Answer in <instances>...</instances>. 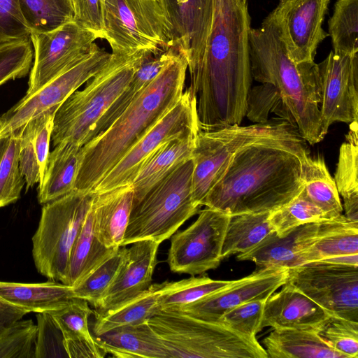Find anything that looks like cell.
I'll return each mask as SVG.
<instances>
[{"instance_id": "obj_1", "label": "cell", "mask_w": 358, "mask_h": 358, "mask_svg": "<svg viewBox=\"0 0 358 358\" xmlns=\"http://www.w3.org/2000/svg\"><path fill=\"white\" fill-rule=\"evenodd\" d=\"M247 5L241 0H212L204 52L188 69L187 89L196 99L201 131L240 124L245 117L252 83Z\"/></svg>"}, {"instance_id": "obj_2", "label": "cell", "mask_w": 358, "mask_h": 358, "mask_svg": "<svg viewBox=\"0 0 358 358\" xmlns=\"http://www.w3.org/2000/svg\"><path fill=\"white\" fill-rule=\"evenodd\" d=\"M306 141H261L246 145L231 159L201 206L230 215L271 213L303 189L301 162Z\"/></svg>"}, {"instance_id": "obj_3", "label": "cell", "mask_w": 358, "mask_h": 358, "mask_svg": "<svg viewBox=\"0 0 358 358\" xmlns=\"http://www.w3.org/2000/svg\"><path fill=\"white\" fill-rule=\"evenodd\" d=\"M187 61L182 53L150 83L103 133L82 147L75 189L93 191L121 158L179 101Z\"/></svg>"}, {"instance_id": "obj_4", "label": "cell", "mask_w": 358, "mask_h": 358, "mask_svg": "<svg viewBox=\"0 0 358 358\" xmlns=\"http://www.w3.org/2000/svg\"><path fill=\"white\" fill-rule=\"evenodd\" d=\"M248 44L252 79L273 85L302 138L310 145L320 143L325 136L320 122L317 64H295L287 55L276 29L264 20L260 27L250 28Z\"/></svg>"}, {"instance_id": "obj_5", "label": "cell", "mask_w": 358, "mask_h": 358, "mask_svg": "<svg viewBox=\"0 0 358 358\" xmlns=\"http://www.w3.org/2000/svg\"><path fill=\"white\" fill-rule=\"evenodd\" d=\"M155 55L148 50L112 53L106 64L57 109L51 141L55 147L68 142L83 147L102 115L127 87L141 65Z\"/></svg>"}, {"instance_id": "obj_6", "label": "cell", "mask_w": 358, "mask_h": 358, "mask_svg": "<svg viewBox=\"0 0 358 358\" xmlns=\"http://www.w3.org/2000/svg\"><path fill=\"white\" fill-rule=\"evenodd\" d=\"M148 323L162 341L170 358H268L256 337L180 310H159Z\"/></svg>"}, {"instance_id": "obj_7", "label": "cell", "mask_w": 358, "mask_h": 358, "mask_svg": "<svg viewBox=\"0 0 358 358\" xmlns=\"http://www.w3.org/2000/svg\"><path fill=\"white\" fill-rule=\"evenodd\" d=\"M192 157L178 166L141 199L132 203L122 246L169 238L201 206L193 200Z\"/></svg>"}, {"instance_id": "obj_8", "label": "cell", "mask_w": 358, "mask_h": 358, "mask_svg": "<svg viewBox=\"0 0 358 358\" xmlns=\"http://www.w3.org/2000/svg\"><path fill=\"white\" fill-rule=\"evenodd\" d=\"M261 141H306L296 127L280 117L248 126L234 124L201 131L192 152V194L201 202L220 178L232 157L243 147Z\"/></svg>"}, {"instance_id": "obj_9", "label": "cell", "mask_w": 358, "mask_h": 358, "mask_svg": "<svg viewBox=\"0 0 358 358\" xmlns=\"http://www.w3.org/2000/svg\"><path fill=\"white\" fill-rule=\"evenodd\" d=\"M96 196L74 189L42 208L32 238V255L38 273L64 283L73 243Z\"/></svg>"}, {"instance_id": "obj_10", "label": "cell", "mask_w": 358, "mask_h": 358, "mask_svg": "<svg viewBox=\"0 0 358 358\" xmlns=\"http://www.w3.org/2000/svg\"><path fill=\"white\" fill-rule=\"evenodd\" d=\"M103 30L112 53L148 50L157 55L173 46L162 0H104Z\"/></svg>"}, {"instance_id": "obj_11", "label": "cell", "mask_w": 358, "mask_h": 358, "mask_svg": "<svg viewBox=\"0 0 358 358\" xmlns=\"http://www.w3.org/2000/svg\"><path fill=\"white\" fill-rule=\"evenodd\" d=\"M200 131L196 99L187 88L177 103L129 149L93 191L101 194L131 184L140 169L164 143Z\"/></svg>"}, {"instance_id": "obj_12", "label": "cell", "mask_w": 358, "mask_h": 358, "mask_svg": "<svg viewBox=\"0 0 358 358\" xmlns=\"http://www.w3.org/2000/svg\"><path fill=\"white\" fill-rule=\"evenodd\" d=\"M287 282L332 317L358 322V266L306 263L289 268Z\"/></svg>"}, {"instance_id": "obj_13", "label": "cell", "mask_w": 358, "mask_h": 358, "mask_svg": "<svg viewBox=\"0 0 358 358\" xmlns=\"http://www.w3.org/2000/svg\"><path fill=\"white\" fill-rule=\"evenodd\" d=\"M186 229L171 236L167 263L175 273L191 275L216 268L230 215L206 207Z\"/></svg>"}, {"instance_id": "obj_14", "label": "cell", "mask_w": 358, "mask_h": 358, "mask_svg": "<svg viewBox=\"0 0 358 358\" xmlns=\"http://www.w3.org/2000/svg\"><path fill=\"white\" fill-rule=\"evenodd\" d=\"M34 64L24 97L35 94L91 50L97 36L73 21L49 31H31Z\"/></svg>"}, {"instance_id": "obj_15", "label": "cell", "mask_w": 358, "mask_h": 358, "mask_svg": "<svg viewBox=\"0 0 358 358\" xmlns=\"http://www.w3.org/2000/svg\"><path fill=\"white\" fill-rule=\"evenodd\" d=\"M331 0H279L264 21L276 29L296 64L314 62L319 44L329 36L322 23Z\"/></svg>"}, {"instance_id": "obj_16", "label": "cell", "mask_w": 358, "mask_h": 358, "mask_svg": "<svg viewBox=\"0 0 358 358\" xmlns=\"http://www.w3.org/2000/svg\"><path fill=\"white\" fill-rule=\"evenodd\" d=\"M111 53L95 43L90 52L73 66L64 71L29 97H23L1 117L3 129L0 138L8 136L41 113L57 108L83 84L93 78L108 62Z\"/></svg>"}, {"instance_id": "obj_17", "label": "cell", "mask_w": 358, "mask_h": 358, "mask_svg": "<svg viewBox=\"0 0 358 358\" xmlns=\"http://www.w3.org/2000/svg\"><path fill=\"white\" fill-rule=\"evenodd\" d=\"M320 90V115L325 136L334 122L358 120V53L340 55L331 51L317 64Z\"/></svg>"}, {"instance_id": "obj_18", "label": "cell", "mask_w": 358, "mask_h": 358, "mask_svg": "<svg viewBox=\"0 0 358 358\" xmlns=\"http://www.w3.org/2000/svg\"><path fill=\"white\" fill-rule=\"evenodd\" d=\"M287 268L257 269L251 274L234 280L227 287L209 294L180 309L203 320L219 321L222 314L240 304L266 299L287 282Z\"/></svg>"}, {"instance_id": "obj_19", "label": "cell", "mask_w": 358, "mask_h": 358, "mask_svg": "<svg viewBox=\"0 0 358 358\" xmlns=\"http://www.w3.org/2000/svg\"><path fill=\"white\" fill-rule=\"evenodd\" d=\"M112 284L94 308L105 313L137 297L152 285L159 243L152 240L134 242Z\"/></svg>"}, {"instance_id": "obj_20", "label": "cell", "mask_w": 358, "mask_h": 358, "mask_svg": "<svg viewBox=\"0 0 358 358\" xmlns=\"http://www.w3.org/2000/svg\"><path fill=\"white\" fill-rule=\"evenodd\" d=\"M171 24L173 45L187 61V69L201 58L209 34L212 0H162Z\"/></svg>"}, {"instance_id": "obj_21", "label": "cell", "mask_w": 358, "mask_h": 358, "mask_svg": "<svg viewBox=\"0 0 358 358\" xmlns=\"http://www.w3.org/2000/svg\"><path fill=\"white\" fill-rule=\"evenodd\" d=\"M265 301L262 328L297 329L320 332L331 315L286 282Z\"/></svg>"}, {"instance_id": "obj_22", "label": "cell", "mask_w": 358, "mask_h": 358, "mask_svg": "<svg viewBox=\"0 0 358 358\" xmlns=\"http://www.w3.org/2000/svg\"><path fill=\"white\" fill-rule=\"evenodd\" d=\"M318 222L301 225L284 236H279L272 231L248 252L237 255L236 259L252 262L258 269L291 268L299 266L301 253L315 238Z\"/></svg>"}, {"instance_id": "obj_23", "label": "cell", "mask_w": 358, "mask_h": 358, "mask_svg": "<svg viewBox=\"0 0 358 358\" xmlns=\"http://www.w3.org/2000/svg\"><path fill=\"white\" fill-rule=\"evenodd\" d=\"M57 108L47 110L20 127L19 166L27 184L26 192L39 183L44 176Z\"/></svg>"}, {"instance_id": "obj_24", "label": "cell", "mask_w": 358, "mask_h": 358, "mask_svg": "<svg viewBox=\"0 0 358 358\" xmlns=\"http://www.w3.org/2000/svg\"><path fill=\"white\" fill-rule=\"evenodd\" d=\"M132 185L96 194L93 201L94 228L100 241L107 248L122 246L133 203Z\"/></svg>"}, {"instance_id": "obj_25", "label": "cell", "mask_w": 358, "mask_h": 358, "mask_svg": "<svg viewBox=\"0 0 358 358\" xmlns=\"http://www.w3.org/2000/svg\"><path fill=\"white\" fill-rule=\"evenodd\" d=\"M107 354L119 358H170L162 341L148 322L117 327L94 336Z\"/></svg>"}, {"instance_id": "obj_26", "label": "cell", "mask_w": 358, "mask_h": 358, "mask_svg": "<svg viewBox=\"0 0 358 358\" xmlns=\"http://www.w3.org/2000/svg\"><path fill=\"white\" fill-rule=\"evenodd\" d=\"M197 135L182 136L168 141L149 158L131 183L133 202L141 199L178 166L192 157Z\"/></svg>"}, {"instance_id": "obj_27", "label": "cell", "mask_w": 358, "mask_h": 358, "mask_svg": "<svg viewBox=\"0 0 358 358\" xmlns=\"http://www.w3.org/2000/svg\"><path fill=\"white\" fill-rule=\"evenodd\" d=\"M354 254H358V222L341 214L318 222L313 243L300 256L301 265Z\"/></svg>"}, {"instance_id": "obj_28", "label": "cell", "mask_w": 358, "mask_h": 358, "mask_svg": "<svg viewBox=\"0 0 358 358\" xmlns=\"http://www.w3.org/2000/svg\"><path fill=\"white\" fill-rule=\"evenodd\" d=\"M81 158L82 147L68 142L54 147L50 152L46 169L38 185V199L41 204L44 205L75 189Z\"/></svg>"}, {"instance_id": "obj_29", "label": "cell", "mask_w": 358, "mask_h": 358, "mask_svg": "<svg viewBox=\"0 0 358 358\" xmlns=\"http://www.w3.org/2000/svg\"><path fill=\"white\" fill-rule=\"evenodd\" d=\"M262 343L268 357L271 358H346L314 331L273 329Z\"/></svg>"}, {"instance_id": "obj_30", "label": "cell", "mask_w": 358, "mask_h": 358, "mask_svg": "<svg viewBox=\"0 0 358 358\" xmlns=\"http://www.w3.org/2000/svg\"><path fill=\"white\" fill-rule=\"evenodd\" d=\"M0 296L27 313L50 312L75 297L73 287L64 283H18L0 281Z\"/></svg>"}, {"instance_id": "obj_31", "label": "cell", "mask_w": 358, "mask_h": 358, "mask_svg": "<svg viewBox=\"0 0 358 358\" xmlns=\"http://www.w3.org/2000/svg\"><path fill=\"white\" fill-rule=\"evenodd\" d=\"M180 53L176 46H171L164 52L154 55L145 60L136 71L122 93L96 123L91 132L88 143L105 131L147 85Z\"/></svg>"}, {"instance_id": "obj_32", "label": "cell", "mask_w": 358, "mask_h": 358, "mask_svg": "<svg viewBox=\"0 0 358 358\" xmlns=\"http://www.w3.org/2000/svg\"><path fill=\"white\" fill-rule=\"evenodd\" d=\"M117 249L107 248L98 238L92 205L73 243L64 284L76 286Z\"/></svg>"}, {"instance_id": "obj_33", "label": "cell", "mask_w": 358, "mask_h": 358, "mask_svg": "<svg viewBox=\"0 0 358 358\" xmlns=\"http://www.w3.org/2000/svg\"><path fill=\"white\" fill-rule=\"evenodd\" d=\"M301 179L307 197L329 220L343 214V205L334 179L322 157L308 155L302 160Z\"/></svg>"}, {"instance_id": "obj_34", "label": "cell", "mask_w": 358, "mask_h": 358, "mask_svg": "<svg viewBox=\"0 0 358 358\" xmlns=\"http://www.w3.org/2000/svg\"><path fill=\"white\" fill-rule=\"evenodd\" d=\"M357 122L350 124L346 141L339 150L334 181L343 200L345 217L358 222V135Z\"/></svg>"}, {"instance_id": "obj_35", "label": "cell", "mask_w": 358, "mask_h": 358, "mask_svg": "<svg viewBox=\"0 0 358 358\" xmlns=\"http://www.w3.org/2000/svg\"><path fill=\"white\" fill-rule=\"evenodd\" d=\"M160 287L161 283L152 284L145 292L113 310L101 314L94 312L93 335H99L122 326L148 322L159 310L157 297Z\"/></svg>"}, {"instance_id": "obj_36", "label": "cell", "mask_w": 358, "mask_h": 358, "mask_svg": "<svg viewBox=\"0 0 358 358\" xmlns=\"http://www.w3.org/2000/svg\"><path fill=\"white\" fill-rule=\"evenodd\" d=\"M269 213L230 215L222 248V259L248 252L273 231L268 220Z\"/></svg>"}, {"instance_id": "obj_37", "label": "cell", "mask_w": 358, "mask_h": 358, "mask_svg": "<svg viewBox=\"0 0 358 358\" xmlns=\"http://www.w3.org/2000/svg\"><path fill=\"white\" fill-rule=\"evenodd\" d=\"M234 280H213L206 275L161 283L157 297L159 310H180L203 297L222 290Z\"/></svg>"}, {"instance_id": "obj_38", "label": "cell", "mask_w": 358, "mask_h": 358, "mask_svg": "<svg viewBox=\"0 0 358 358\" xmlns=\"http://www.w3.org/2000/svg\"><path fill=\"white\" fill-rule=\"evenodd\" d=\"M328 29L335 54H357L358 0H337L328 22Z\"/></svg>"}, {"instance_id": "obj_39", "label": "cell", "mask_w": 358, "mask_h": 358, "mask_svg": "<svg viewBox=\"0 0 358 358\" xmlns=\"http://www.w3.org/2000/svg\"><path fill=\"white\" fill-rule=\"evenodd\" d=\"M18 3L30 32L49 31L73 19L71 0H18Z\"/></svg>"}, {"instance_id": "obj_40", "label": "cell", "mask_w": 358, "mask_h": 358, "mask_svg": "<svg viewBox=\"0 0 358 358\" xmlns=\"http://www.w3.org/2000/svg\"><path fill=\"white\" fill-rule=\"evenodd\" d=\"M329 220L324 212L306 195L303 189L289 202L272 211L268 220L273 231L284 236L294 229L307 223Z\"/></svg>"}, {"instance_id": "obj_41", "label": "cell", "mask_w": 358, "mask_h": 358, "mask_svg": "<svg viewBox=\"0 0 358 358\" xmlns=\"http://www.w3.org/2000/svg\"><path fill=\"white\" fill-rule=\"evenodd\" d=\"M127 255V248L125 246L120 247L73 287L74 296L87 301L95 308L113 282Z\"/></svg>"}, {"instance_id": "obj_42", "label": "cell", "mask_w": 358, "mask_h": 358, "mask_svg": "<svg viewBox=\"0 0 358 358\" xmlns=\"http://www.w3.org/2000/svg\"><path fill=\"white\" fill-rule=\"evenodd\" d=\"M49 313L60 327L64 341L85 343L101 348L89 329V318L94 310L87 301L73 297L62 307Z\"/></svg>"}, {"instance_id": "obj_43", "label": "cell", "mask_w": 358, "mask_h": 358, "mask_svg": "<svg viewBox=\"0 0 358 358\" xmlns=\"http://www.w3.org/2000/svg\"><path fill=\"white\" fill-rule=\"evenodd\" d=\"M21 127L14 130L0 160V208L17 201L25 180L19 166Z\"/></svg>"}, {"instance_id": "obj_44", "label": "cell", "mask_w": 358, "mask_h": 358, "mask_svg": "<svg viewBox=\"0 0 358 358\" xmlns=\"http://www.w3.org/2000/svg\"><path fill=\"white\" fill-rule=\"evenodd\" d=\"M271 113L296 127L292 114L273 85L262 83L251 87L247 99L245 116L254 122L263 123L268 120Z\"/></svg>"}, {"instance_id": "obj_45", "label": "cell", "mask_w": 358, "mask_h": 358, "mask_svg": "<svg viewBox=\"0 0 358 358\" xmlns=\"http://www.w3.org/2000/svg\"><path fill=\"white\" fill-rule=\"evenodd\" d=\"M33 57L30 38L0 43V85L9 80L26 76Z\"/></svg>"}, {"instance_id": "obj_46", "label": "cell", "mask_w": 358, "mask_h": 358, "mask_svg": "<svg viewBox=\"0 0 358 358\" xmlns=\"http://www.w3.org/2000/svg\"><path fill=\"white\" fill-rule=\"evenodd\" d=\"M36 325L19 320L0 336V358H34Z\"/></svg>"}, {"instance_id": "obj_47", "label": "cell", "mask_w": 358, "mask_h": 358, "mask_svg": "<svg viewBox=\"0 0 358 358\" xmlns=\"http://www.w3.org/2000/svg\"><path fill=\"white\" fill-rule=\"evenodd\" d=\"M319 334L346 358H358V322L331 317Z\"/></svg>"}, {"instance_id": "obj_48", "label": "cell", "mask_w": 358, "mask_h": 358, "mask_svg": "<svg viewBox=\"0 0 358 358\" xmlns=\"http://www.w3.org/2000/svg\"><path fill=\"white\" fill-rule=\"evenodd\" d=\"M36 320L34 358L68 357L64 334L51 314L37 313Z\"/></svg>"}, {"instance_id": "obj_49", "label": "cell", "mask_w": 358, "mask_h": 358, "mask_svg": "<svg viewBox=\"0 0 358 358\" xmlns=\"http://www.w3.org/2000/svg\"><path fill=\"white\" fill-rule=\"evenodd\" d=\"M266 299L250 301L229 309L221 315L218 322L241 334L256 337L262 330Z\"/></svg>"}, {"instance_id": "obj_50", "label": "cell", "mask_w": 358, "mask_h": 358, "mask_svg": "<svg viewBox=\"0 0 358 358\" xmlns=\"http://www.w3.org/2000/svg\"><path fill=\"white\" fill-rule=\"evenodd\" d=\"M30 33L18 0H0V43L29 38Z\"/></svg>"}, {"instance_id": "obj_51", "label": "cell", "mask_w": 358, "mask_h": 358, "mask_svg": "<svg viewBox=\"0 0 358 358\" xmlns=\"http://www.w3.org/2000/svg\"><path fill=\"white\" fill-rule=\"evenodd\" d=\"M73 21L80 27L94 33L98 38H104V0H71Z\"/></svg>"}, {"instance_id": "obj_52", "label": "cell", "mask_w": 358, "mask_h": 358, "mask_svg": "<svg viewBox=\"0 0 358 358\" xmlns=\"http://www.w3.org/2000/svg\"><path fill=\"white\" fill-rule=\"evenodd\" d=\"M27 313V311L10 303L0 296V336Z\"/></svg>"}, {"instance_id": "obj_53", "label": "cell", "mask_w": 358, "mask_h": 358, "mask_svg": "<svg viewBox=\"0 0 358 358\" xmlns=\"http://www.w3.org/2000/svg\"><path fill=\"white\" fill-rule=\"evenodd\" d=\"M8 138V136L0 138V160L2 157V155L3 154L5 148L7 145Z\"/></svg>"}, {"instance_id": "obj_54", "label": "cell", "mask_w": 358, "mask_h": 358, "mask_svg": "<svg viewBox=\"0 0 358 358\" xmlns=\"http://www.w3.org/2000/svg\"><path fill=\"white\" fill-rule=\"evenodd\" d=\"M2 129H3V122H2L1 117L0 116V135L2 131Z\"/></svg>"}, {"instance_id": "obj_55", "label": "cell", "mask_w": 358, "mask_h": 358, "mask_svg": "<svg viewBox=\"0 0 358 358\" xmlns=\"http://www.w3.org/2000/svg\"><path fill=\"white\" fill-rule=\"evenodd\" d=\"M242 3H247V0H241Z\"/></svg>"}]
</instances>
